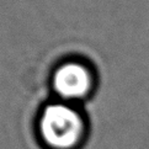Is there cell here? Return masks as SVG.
Returning a JSON list of instances; mask_svg holds the SVG:
<instances>
[{
  "label": "cell",
  "mask_w": 149,
  "mask_h": 149,
  "mask_svg": "<svg viewBox=\"0 0 149 149\" xmlns=\"http://www.w3.org/2000/svg\"><path fill=\"white\" fill-rule=\"evenodd\" d=\"M84 125L80 115L65 104L46 106L40 118L42 139L53 149H72L83 136Z\"/></svg>",
  "instance_id": "cell-1"
},
{
  "label": "cell",
  "mask_w": 149,
  "mask_h": 149,
  "mask_svg": "<svg viewBox=\"0 0 149 149\" xmlns=\"http://www.w3.org/2000/svg\"><path fill=\"white\" fill-rule=\"evenodd\" d=\"M54 90L63 97L75 99L86 94L91 86L88 68L78 62H67L57 68L53 75Z\"/></svg>",
  "instance_id": "cell-2"
}]
</instances>
